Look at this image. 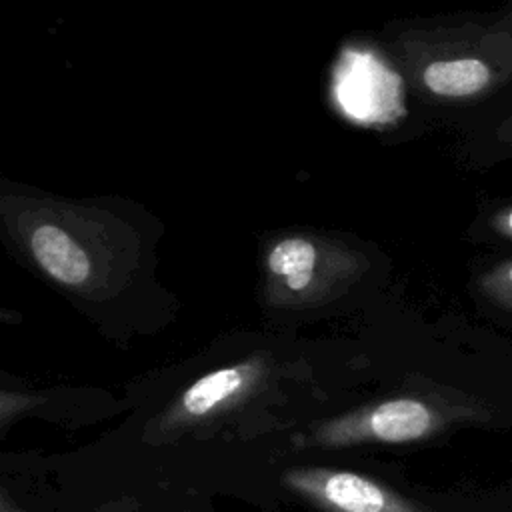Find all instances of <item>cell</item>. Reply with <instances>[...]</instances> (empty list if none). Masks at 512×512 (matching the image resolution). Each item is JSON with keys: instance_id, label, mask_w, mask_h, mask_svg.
<instances>
[{"instance_id": "5", "label": "cell", "mask_w": 512, "mask_h": 512, "mask_svg": "<svg viewBox=\"0 0 512 512\" xmlns=\"http://www.w3.org/2000/svg\"><path fill=\"white\" fill-rule=\"evenodd\" d=\"M354 62L348 66L346 76L340 78V88H338V98L340 104L348 110L350 116L362 118V120H376L378 114L376 110L382 104L380 88L388 80H396L390 76L372 56L364 54H350Z\"/></svg>"}, {"instance_id": "2", "label": "cell", "mask_w": 512, "mask_h": 512, "mask_svg": "<svg viewBox=\"0 0 512 512\" xmlns=\"http://www.w3.org/2000/svg\"><path fill=\"white\" fill-rule=\"evenodd\" d=\"M284 482L324 512H416L386 486L348 470L298 468Z\"/></svg>"}, {"instance_id": "7", "label": "cell", "mask_w": 512, "mask_h": 512, "mask_svg": "<svg viewBox=\"0 0 512 512\" xmlns=\"http://www.w3.org/2000/svg\"><path fill=\"white\" fill-rule=\"evenodd\" d=\"M242 386V374L236 368L216 370L196 380L182 396V406L192 416H202L230 398Z\"/></svg>"}, {"instance_id": "6", "label": "cell", "mask_w": 512, "mask_h": 512, "mask_svg": "<svg viewBox=\"0 0 512 512\" xmlns=\"http://www.w3.org/2000/svg\"><path fill=\"white\" fill-rule=\"evenodd\" d=\"M316 264V248L304 238H288L278 242L270 256L268 266L276 276H282L292 290H302L312 280Z\"/></svg>"}, {"instance_id": "9", "label": "cell", "mask_w": 512, "mask_h": 512, "mask_svg": "<svg viewBox=\"0 0 512 512\" xmlns=\"http://www.w3.org/2000/svg\"><path fill=\"white\" fill-rule=\"evenodd\" d=\"M490 228L496 232V236L504 240H512V204L502 206L492 214Z\"/></svg>"}, {"instance_id": "8", "label": "cell", "mask_w": 512, "mask_h": 512, "mask_svg": "<svg viewBox=\"0 0 512 512\" xmlns=\"http://www.w3.org/2000/svg\"><path fill=\"white\" fill-rule=\"evenodd\" d=\"M482 294L502 310L512 312V258L496 262L480 278Z\"/></svg>"}, {"instance_id": "1", "label": "cell", "mask_w": 512, "mask_h": 512, "mask_svg": "<svg viewBox=\"0 0 512 512\" xmlns=\"http://www.w3.org/2000/svg\"><path fill=\"white\" fill-rule=\"evenodd\" d=\"M422 82L444 98H476L504 88L512 82V16L482 30L472 48L428 62Z\"/></svg>"}, {"instance_id": "4", "label": "cell", "mask_w": 512, "mask_h": 512, "mask_svg": "<svg viewBox=\"0 0 512 512\" xmlns=\"http://www.w3.org/2000/svg\"><path fill=\"white\" fill-rule=\"evenodd\" d=\"M30 246L34 258L46 274L54 280L78 286L90 274V260L86 252L58 226L42 224L32 232Z\"/></svg>"}, {"instance_id": "3", "label": "cell", "mask_w": 512, "mask_h": 512, "mask_svg": "<svg viewBox=\"0 0 512 512\" xmlns=\"http://www.w3.org/2000/svg\"><path fill=\"white\" fill-rule=\"evenodd\" d=\"M434 426V412L420 400L400 398L376 406L354 430L330 434L332 444L352 442L356 438H374L380 442H410L426 436Z\"/></svg>"}, {"instance_id": "10", "label": "cell", "mask_w": 512, "mask_h": 512, "mask_svg": "<svg viewBox=\"0 0 512 512\" xmlns=\"http://www.w3.org/2000/svg\"><path fill=\"white\" fill-rule=\"evenodd\" d=\"M498 136H500V140L504 142V146L512 148V112H510V114L504 118V122L500 124Z\"/></svg>"}]
</instances>
